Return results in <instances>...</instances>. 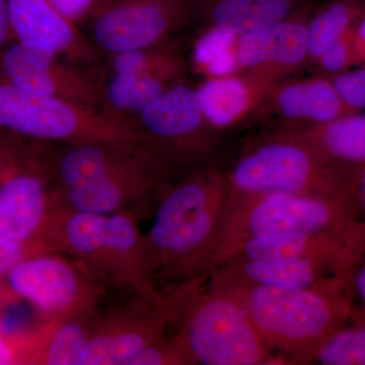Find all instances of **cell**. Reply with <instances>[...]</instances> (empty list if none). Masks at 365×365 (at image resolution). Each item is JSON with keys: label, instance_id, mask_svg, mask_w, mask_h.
I'll list each match as a JSON object with an SVG mask.
<instances>
[{"label": "cell", "instance_id": "cell-31", "mask_svg": "<svg viewBox=\"0 0 365 365\" xmlns=\"http://www.w3.org/2000/svg\"><path fill=\"white\" fill-rule=\"evenodd\" d=\"M352 223L365 246V165H359L351 198Z\"/></svg>", "mask_w": 365, "mask_h": 365}, {"label": "cell", "instance_id": "cell-1", "mask_svg": "<svg viewBox=\"0 0 365 365\" xmlns=\"http://www.w3.org/2000/svg\"><path fill=\"white\" fill-rule=\"evenodd\" d=\"M228 200L227 173L217 163L191 170L165 189L144 232L155 287L181 284L212 270Z\"/></svg>", "mask_w": 365, "mask_h": 365}, {"label": "cell", "instance_id": "cell-32", "mask_svg": "<svg viewBox=\"0 0 365 365\" xmlns=\"http://www.w3.org/2000/svg\"><path fill=\"white\" fill-rule=\"evenodd\" d=\"M23 343L7 335L0 317V365L14 364L23 359Z\"/></svg>", "mask_w": 365, "mask_h": 365}, {"label": "cell", "instance_id": "cell-30", "mask_svg": "<svg viewBox=\"0 0 365 365\" xmlns=\"http://www.w3.org/2000/svg\"><path fill=\"white\" fill-rule=\"evenodd\" d=\"M49 251L42 242L23 244L0 239V280H6L7 274L30 255Z\"/></svg>", "mask_w": 365, "mask_h": 365}, {"label": "cell", "instance_id": "cell-25", "mask_svg": "<svg viewBox=\"0 0 365 365\" xmlns=\"http://www.w3.org/2000/svg\"><path fill=\"white\" fill-rule=\"evenodd\" d=\"M192 46L190 63L203 78H222L241 72L237 56L239 35L220 28L198 31Z\"/></svg>", "mask_w": 365, "mask_h": 365}, {"label": "cell", "instance_id": "cell-27", "mask_svg": "<svg viewBox=\"0 0 365 365\" xmlns=\"http://www.w3.org/2000/svg\"><path fill=\"white\" fill-rule=\"evenodd\" d=\"M128 365H189L174 336L148 346Z\"/></svg>", "mask_w": 365, "mask_h": 365}, {"label": "cell", "instance_id": "cell-21", "mask_svg": "<svg viewBox=\"0 0 365 365\" xmlns=\"http://www.w3.org/2000/svg\"><path fill=\"white\" fill-rule=\"evenodd\" d=\"M49 319L26 341L24 362L46 365H78L93 332L98 312Z\"/></svg>", "mask_w": 365, "mask_h": 365}, {"label": "cell", "instance_id": "cell-28", "mask_svg": "<svg viewBox=\"0 0 365 365\" xmlns=\"http://www.w3.org/2000/svg\"><path fill=\"white\" fill-rule=\"evenodd\" d=\"M330 78L348 107L365 112V66L355 67Z\"/></svg>", "mask_w": 365, "mask_h": 365}, {"label": "cell", "instance_id": "cell-4", "mask_svg": "<svg viewBox=\"0 0 365 365\" xmlns=\"http://www.w3.org/2000/svg\"><path fill=\"white\" fill-rule=\"evenodd\" d=\"M349 280L336 276L302 289L235 290L276 364H304L323 341L351 319Z\"/></svg>", "mask_w": 365, "mask_h": 365}, {"label": "cell", "instance_id": "cell-20", "mask_svg": "<svg viewBox=\"0 0 365 365\" xmlns=\"http://www.w3.org/2000/svg\"><path fill=\"white\" fill-rule=\"evenodd\" d=\"M321 0H188L199 30L220 28L241 36L313 11Z\"/></svg>", "mask_w": 365, "mask_h": 365}, {"label": "cell", "instance_id": "cell-17", "mask_svg": "<svg viewBox=\"0 0 365 365\" xmlns=\"http://www.w3.org/2000/svg\"><path fill=\"white\" fill-rule=\"evenodd\" d=\"M313 11L239 36L237 56L241 71L261 72L282 81L297 68L306 66L307 26Z\"/></svg>", "mask_w": 365, "mask_h": 365}, {"label": "cell", "instance_id": "cell-5", "mask_svg": "<svg viewBox=\"0 0 365 365\" xmlns=\"http://www.w3.org/2000/svg\"><path fill=\"white\" fill-rule=\"evenodd\" d=\"M359 167L335 162L294 129L255 139L227 170L230 200L266 193L347 198Z\"/></svg>", "mask_w": 365, "mask_h": 365}, {"label": "cell", "instance_id": "cell-22", "mask_svg": "<svg viewBox=\"0 0 365 365\" xmlns=\"http://www.w3.org/2000/svg\"><path fill=\"white\" fill-rule=\"evenodd\" d=\"M182 81H185L163 74L102 69V109L115 116L131 120L163 91Z\"/></svg>", "mask_w": 365, "mask_h": 365}, {"label": "cell", "instance_id": "cell-8", "mask_svg": "<svg viewBox=\"0 0 365 365\" xmlns=\"http://www.w3.org/2000/svg\"><path fill=\"white\" fill-rule=\"evenodd\" d=\"M351 197L325 198L266 193L228 200L212 269L240 245L257 237L285 234H351Z\"/></svg>", "mask_w": 365, "mask_h": 365}, {"label": "cell", "instance_id": "cell-37", "mask_svg": "<svg viewBox=\"0 0 365 365\" xmlns=\"http://www.w3.org/2000/svg\"><path fill=\"white\" fill-rule=\"evenodd\" d=\"M1 143H2L1 133H0V153H1Z\"/></svg>", "mask_w": 365, "mask_h": 365}, {"label": "cell", "instance_id": "cell-34", "mask_svg": "<svg viewBox=\"0 0 365 365\" xmlns=\"http://www.w3.org/2000/svg\"><path fill=\"white\" fill-rule=\"evenodd\" d=\"M14 40L9 18V1L0 0V56Z\"/></svg>", "mask_w": 365, "mask_h": 365}, {"label": "cell", "instance_id": "cell-15", "mask_svg": "<svg viewBox=\"0 0 365 365\" xmlns=\"http://www.w3.org/2000/svg\"><path fill=\"white\" fill-rule=\"evenodd\" d=\"M14 40L49 50L74 66L98 71L105 55L48 0H7Z\"/></svg>", "mask_w": 365, "mask_h": 365}, {"label": "cell", "instance_id": "cell-24", "mask_svg": "<svg viewBox=\"0 0 365 365\" xmlns=\"http://www.w3.org/2000/svg\"><path fill=\"white\" fill-rule=\"evenodd\" d=\"M365 14V0H321L307 21V61L314 67Z\"/></svg>", "mask_w": 365, "mask_h": 365}, {"label": "cell", "instance_id": "cell-18", "mask_svg": "<svg viewBox=\"0 0 365 365\" xmlns=\"http://www.w3.org/2000/svg\"><path fill=\"white\" fill-rule=\"evenodd\" d=\"M271 114L285 127H311L330 123L356 113L345 104L330 76L317 73L312 78L282 81L268 93L259 114Z\"/></svg>", "mask_w": 365, "mask_h": 365}, {"label": "cell", "instance_id": "cell-16", "mask_svg": "<svg viewBox=\"0 0 365 365\" xmlns=\"http://www.w3.org/2000/svg\"><path fill=\"white\" fill-rule=\"evenodd\" d=\"M336 276L350 278L337 263L327 259H227L208 273V279L234 289L292 290L312 287Z\"/></svg>", "mask_w": 365, "mask_h": 365}, {"label": "cell", "instance_id": "cell-6", "mask_svg": "<svg viewBox=\"0 0 365 365\" xmlns=\"http://www.w3.org/2000/svg\"><path fill=\"white\" fill-rule=\"evenodd\" d=\"M174 338L189 365L276 364L241 294L208 275L187 302Z\"/></svg>", "mask_w": 365, "mask_h": 365}, {"label": "cell", "instance_id": "cell-3", "mask_svg": "<svg viewBox=\"0 0 365 365\" xmlns=\"http://www.w3.org/2000/svg\"><path fill=\"white\" fill-rule=\"evenodd\" d=\"M41 242L66 255L107 294H145L153 284L139 220L127 213L100 215L66 207L52 211Z\"/></svg>", "mask_w": 365, "mask_h": 365}, {"label": "cell", "instance_id": "cell-10", "mask_svg": "<svg viewBox=\"0 0 365 365\" xmlns=\"http://www.w3.org/2000/svg\"><path fill=\"white\" fill-rule=\"evenodd\" d=\"M143 145L178 177L215 163L220 134L204 117L195 86H170L132 118Z\"/></svg>", "mask_w": 365, "mask_h": 365}, {"label": "cell", "instance_id": "cell-7", "mask_svg": "<svg viewBox=\"0 0 365 365\" xmlns=\"http://www.w3.org/2000/svg\"><path fill=\"white\" fill-rule=\"evenodd\" d=\"M0 131L41 144L144 146L131 120L97 108L21 90L0 78Z\"/></svg>", "mask_w": 365, "mask_h": 365}, {"label": "cell", "instance_id": "cell-35", "mask_svg": "<svg viewBox=\"0 0 365 365\" xmlns=\"http://www.w3.org/2000/svg\"><path fill=\"white\" fill-rule=\"evenodd\" d=\"M353 50L356 67L365 66V14L355 26L353 32Z\"/></svg>", "mask_w": 365, "mask_h": 365}, {"label": "cell", "instance_id": "cell-19", "mask_svg": "<svg viewBox=\"0 0 365 365\" xmlns=\"http://www.w3.org/2000/svg\"><path fill=\"white\" fill-rule=\"evenodd\" d=\"M277 78L261 72L241 71L222 78H203L196 86L204 117L222 133L258 115Z\"/></svg>", "mask_w": 365, "mask_h": 365}, {"label": "cell", "instance_id": "cell-14", "mask_svg": "<svg viewBox=\"0 0 365 365\" xmlns=\"http://www.w3.org/2000/svg\"><path fill=\"white\" fill-rule=\"evenodd\" d=\"M0 78L30 93L102 109L100 69L74 66L43 48L13 41L0 56Z\"/></svg>", "mask_w": 365, "mask_h": 365}, {"label": "cell", "instance_id": "cell-11", "mask_svg": "<svg viewBox=\"0 0 365 365\" xmlns=\"http://www.w3.org/2000/svg\"><path fill=\"white\" fill-rule=\"evenodd\" d=\"M21 143L19 137L4 134L0 153V239L23 244L42 242L41 235L60 202L52 153H29Z\"/></svg>", "mask_w": 365, "mask_h": 365}, {"label": "cell", "instance_id": "cell-29", "mask_svg": "<svg viewBox=\"0 0 365 365\" xmlns=\"http://www.w3.org/2000/svg\"><path fill=\"white\" fill-rule=\"evenodd\" d=\"M109 0H48L66 20L74 25H88L108 4Z\"/></svg>", "mask_w": 365, "mask_h": 365}, {"label": "cell", "instance_id": "cell-33", "mask_svg": "<svg viewBox=\"0 0 365 365\" xmlns=\"http://www.w3.org/2000/svg\"><path fill=\"white\" fill-rule=\"evenodd\" d=\"M350 289L354 304L357 302L360 304L365 302V257L353 269L349 280Z\"/></svg>", "mask_w": 365, "mask_h": 365}, {"label": "cell", "instance_id": "cell-26", "mask_svg": "<svg viewBox=\"0 0 365 365\" xmlns=\"http://www.w3.org/2000/svg\"><path fill=\"white\" fill-rule=\"evenodd\" d=\"M350 322L323 341L304 364L365 365V323Z\"/></svg>", "mask_w": 365, "mask_h": 365}, {"label": "cell", "instance_id": "cell-13", "mask_svg": "<svg viewBox=\"0 0 365 365\" xmlns=\"http://www.w3.org/2000/svg\"><path fill=\"white\" fill-rule=\"evenodd\" d=\"M190 23L188 0H109L86 36L109 56L169 42Z\"/></svg>", "mask_w": 365, "mask_h": 365}, {"label": "cell", "instance_id": "cell-12", "mask_svg": "<svg viewBox=\"0 0 365 365\" xmlns=\"http://www.w3.org/2000/svg\"><path fill=\"white\" fill-rule=\"evenodd\" d=\"M6 280L16 297L47 321L97 311L108 294L78 263L52 251L26 257Z\"/></svg>", "mask_w": 365, "mask_h": 365}, {"label": "cell", "instance_id": "cell-2", "mask_svg": "<svg viewBox=\"0 0 365 365\" xmlns=\"http://www.w3.org/2000/svg\"><path fill=\"white\" fill-rule=\"evenodd\" d=\"M61 203L83 212L153 215L165 189L180 177L144 146L62 144L52 153Z\"/></svg>", "mask_w": 365, "mask_h": 365}, {"label": "cell", "instance_id": "cell-23", "mask_svg": "<svg viewBox=\"0 0 365 365\" xmlns=\"http://www.w3.org/2000/svg\"><path fill=\"white\" fill-rule=\"evenodd\" d=\"M322 153L343 165H365V112L352 113L330 123L288 127Z\"/></svg>", "mask_w": 365, "mask_h": 365}, {"label": "cell", "instance_id": "cell-36", "mask_svg": "<svg viewBox=\"0 0 365 365\" xmlns=\"http://www.w3.org/2000/svg\"><path fill=\"white\" fill-rule=\"evenodd\" d=\"M350 321L364 322L365 323V302L359 304V306L357 304L354 306Z\"/></svg>", "mask_w": 365, "mask_h": 365}, {"label": "cell", "instance_id": "cell-9", "mask_svg": "<svg viewBox=\"0 0 365 365\" xmlns=\"http://www.w3.org/2000/svg\"><path fill=\"white\" fill-rule=\"evenodd\" d=\"M205 276L132 295L119 306L101 309L78 365H128L144 348L173 337L187 302Z\"/></svg>", "mask_w": 365, "mask_h": 365}]
</instances>
